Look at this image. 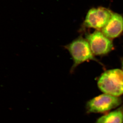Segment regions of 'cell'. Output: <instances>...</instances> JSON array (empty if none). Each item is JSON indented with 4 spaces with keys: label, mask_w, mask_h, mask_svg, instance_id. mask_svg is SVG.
Here are the masks:
<instances>
[{
    "label": "cell",
    "mask_w": 123,
    "mask_h": 123,
    "mask_svg": "<svg viewBox=\"0 0 123 123\" xmlns=\"http://www.w3.org/2000/svg\"><path fill=\"white\" fill-rule=\"evenodd\" d=\"M98 86L103 93L119 97L123 94V71L119 69L108 70L98 78Z\"/></svg>",
    "instance_id": "obj_1"
},
{
    "label": "cell",
    "mask_w": 123,
    "mask_h": 123,
    "mask_svg": "<svg viewBox=\"0 0 123 123\" xmlns=\"http://www.w3.org/2000/svg\"><path fill=\"white\" fill-rule=\"evenodd\" d=\"M65 48L70 53L73 61L71 72L80 64L87 61H95L101 64L95 57L87 40L82 37H79L73 40L66 45Z\"/></svg>",
    "instance_id": "obj_2"
},
{
    "label": "cell",
    "mask_w": 123,
    "mask_h": 123,
    "mask_svg": "<svg viewBox=\"0 0 123 123\" xmlns=\"http://www.w3.org/2000/svg\"><path fill=\"white\" fill-rule=\"evenodd\" d=\"M122 102L119 97L104 93L88 101L86 109L90 113H104L118 106Z\"/></svg>",
    "instance_id": "obj_3"
},
{
    "label": "cell",
    "mask_w": 123,
    "mask_h": 123,
    "mask_svg": "<svg viewBox=\"0 0 123 123\" xmlns=\"http://www.w3.org/2000/svg\"><path fill=\"white\" fill-rule=\"evenodd\" d=\"M113 12L105 7L92 8L88 11L83 23V28L101 31L109 21Z\"/></svg>",
    "instance_id": "obj_4"
},
{
    "label": "cell",
    "mask_w": 123,
    "mask_h": 123,
    "mask_svg": "<svg viewBox=\"0 0 123 123\" xmlns=\"http://www.w3.org/2000/svg\"><path fill=\"white\" fill-rule=\"evenodd\" d=\"M85 38L94 56L105 55L113 48L111 39L104 35L101 31L96 30L92 33H86Z\"/></svg>",
    "instance_id": "obj_5"
},
{
    "label": "cell",
    "mask_w": 123,
    "mask_h": 123,
    "mask_svg": "<svg viewBox=\"0 0 123 123\" xmlns=\"http://www.w3.org/2000/svg\"><path fill=\"white\" fill-rule=\"evenodd\" d=\"M104 35L110 39L117 38L123 31V17L113 12L109 21L101 30Z\"/></svg>",
    "instance_id": "obj_6"
},
{
    "label": "cell",
    "mask_w": 123,
    "mask_h": 123,
    "mask_svg": "<svg viewBox=\"0 0 123 123\" xmlns=\"http://www.w3.org/2000/svg\"><path fill=\"white\" fill-rule=\"evenodd\" d=\"M96 123H123V109L116 110L103 115L96 121Z\"/></svg>",
    "instance_id": "obj_7"
},
{
    "label": "cell",
    "mask_w": 123,
    "mask_h": 123,
    "mask_svg": "<svg viewBox=\"0 0 123 123\" xmlns=\"http://www.w3.org/2000/svg\"><path fill=\"white\" fill-rule=\"evenodd\" d=\"M122 69H123V62H122Z\"/></svg>",
    "instance_id": "obj_8"
}]
</instances>
